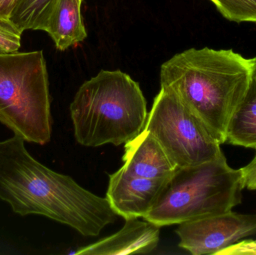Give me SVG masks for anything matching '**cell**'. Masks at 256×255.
<instances>
[{
  "mask_svg": "<svg viewBox=\"0 0 256 255\" xmlns=\"http://www.w3.org/2000/svg\"><path fill=\"white\" fill-rule=\"evenodd\" d=\"M226 143L256 151V77L228 124Z\"/></svg>",
  "mask_w": 256,
  "mask_h": 255,
  "instance_id": "obj_12",
  "label": "cell"
},
{
  "mask_svg": "<svg viewBox=\"0 0 256 255\" xmlns=\"http://www.w3.org/2000/svg\"><path fill=\"white\" fill-rule=\"evenodd\" d=\"M170 179L140 178L122 167L110 175L106 198L118 217L124 220L143 219L154 208Z\"/></svg>",
  "mask_w": 256,
  "mask_h": 255,
  "instance_id": "obj_8",
  "label": "cell"
},
{
  "mask_svg": "<svg viewBox=\"0 0 256 255\" xmlns=\"http://www.w3.org/2000/svg\"><path fill=\"white\" fill-rule=\"evenodd\" d=\"M179 247L192 255H214L256 235V214L224 213L178 225Z\"/></svg>",
  "mask_w": 256,
  "mask_h": 255,
  "instance_id": "obj_7",
  "label": "cell"
},
{
  "mask_svg": "<svg viewBox=\"0 0 256 255\" xmlns=\"http://www.w3.org/2000/svg\"><path fill=\"white\" fill-rule=\"evenodd\" d=\"M244 189L242 169L232 168L222 154L198 166L178 168L143 219L162 227L230 212L242 203Z\"/></svg>",
  "mask_w": 256,
  "mask_h": 255,
  "instance_id": "obj_4",
  "label": "cell"
},
{
  "mask_svg": "<svg viewBox=\"0 0 256 255\" xmlns=\"http://www.w3.org/2000/svg\"><path fill=\"white\" fill-rule=\"evenodd\" d=\"M252 241V244H255L256 245V240H251Z\"/></svg>",
  "mask_w": 256,
  "mask_h": 255,
  "instance_id": "obj_19",
  "label": "cell"
},
{
  "mask_svg": "<svg viewBox=\"0 0 256 255\" xmlns=\"http://www.w3.org/2000/svg\"><path fill=\"white\" fill-rule=\"evenodd\" d=\"M254 65V58L232 49L192 48L162 64L161 86L172 90L222 145L230 121L249 89Z\"/></svg>",
  "mask_w": 256,
  "mask_h": 255,
  "instance_id": "obj_2",
  "label": "cell"
},
{
  "mask_svg": "<svg viewBox=\"0 0 256 255\" xmlns=\"http://www.w3.org/2000/svg\"><path fill=\"white\" fill-rule=\"evenodd\" d=\"M221 14L234 22H256V0H210Z\"/></svg>",
  "mask_w": 256,
  "mask_h": 255,
  "instance_id": "obj_14",
  "label": "cell"
},
{
  "mask_svg": "<svg viewBox=\"0 0 256 255\" xmlns=\"http://www.w3.org/2000/svg\"><path fill=\"white\" fill-rule=\"evenodd\" d=\"M70 114L75 139L90 148L127 143L144 130L148 115L138 82L121 70H102L86 81Z\"/></svg>",
  "mask_w": 256,
  "mask_h": 255,
  "instance_id": "obj_3",
  "label": "cell"
},
{
  "mask_svg": "<svg viewBox=\"0 0 256 255\" xmlns=\"http://www.w3.org/2000/svg\"><path fill=\"white\" fill-rule=\"evenodd\" d=\"M0 124L25 142L52 136L49 79L43 51L0 54Z\"/></svg>",
  "mask_w": 256,
  "mask_h": 255,
  "instance_id": "obj_5",
  "label": "cell"
},
{
  "mask_svg": "<svg viewBox=\"0 0 256 255\" xmlns=\"http://www.w3.org/2000/svg\"><path fill=\"white\" fill-rule=\"evenodd\" d=\"M254 62H255V65H254V76L256 77V57L254 58Z\"/></svg>",
  "mask_w": 256,
  "mask_h": 255,
  "instance_id": "obj_18",
  "label": "cell"
},
{
  "mask_svg": "<svg viewBox=\"0 0 256 255\" xmlns=\"http://www.w3.org/2000/svg\"><path fill=\"white\" fill-rule=\"evenodd\" d=\"M25 141L14 135L0 141V200L21 217L38 215L98 237L118 218L106 197H100L39 163Z\"/></svg>",
  "mask_w": 256,
  "mask_h": 255,
  "instance_id": "obj_1",
  "label": "cell"
},
{
  "mask_svg": "<svg viewBox=\"0 0 256 255\" xmlns=\"http://www.w3.org/2000/svg\"><path fill=\"white\" fill-rule=\"evenodd\" d=\"M22 33L9 19L0 18V54L18 52Z\"/></svg>",
  "mask_w": 256,
  "mask_h": 255,
  "instance_id": "obj_15",
  "label": "cell"
},
{
  "mask_svg": "<svg viewBox=\"0 0 256 255\" xmlns=\"http://www.w3.org/2000/svg\"><path fill=\"white\" fill-rule=\"evenodd\" d=\"M160 228L138 218L126 220L122 229L94 244L80 247L78 255H127L150 254L158 248Z\"/></svg>",
  "mask_w": 256,
  "mask_h": 255,
  "instance_id": "obj_9",
  "label": "cell"
},
{
  "mask_svg": "<svg viewBox=\"0 0 256 255\" xmlns=\"http://www.w3.org/2000/svg\"><path fill=\"white\" fill-rule=\"evenodd\" d=\"M82 0H56L45 31L52 37L57 49L66 50L87 37L82 20Z\"/></svg>",
  "mask_w": 256,
  "mask_h": 255,
  "instance_id": "obj_11",
  "label": "cell"
},
{
  "mask_svg": "<svg viewBox=\"0 0 256 255\" xmlns=\"http://www.w3.org/2000/svg\"><path fill=\"white\" fill-rule=\"evenodd\" d=\"M144 130L162 145L178 168L198 166L218 159L221 144L172 90L161 86Z\"/></svg>",
  "mask_w": 256,
  "mask_h": 255,
  "instance_id": "obj_6",
  "label": "cell"
},
{
  "mask_svg": "<svg viewBox=\"0 0 256 255\" xmlns=\"http://www.w3.org/2000/svg\"><path fill=\"white\" fill-rule=\"evenodd\" d=\"M245 188L256 190V154L252 161L242 169Z\"/></svg>",
  "mask_w": 256,
  "mask_h": 255,
  "instance_id": "obj_16",
  "label": "cell"
},
{
  "mask_svg": "<svg viewBox=\"0 0 256 255\" xmlns=\"http://www.w3.org/2000/svg\"><path fill=\"white\" fill-rule=\"evenodd\" d=\"M18 0H0V18L8 19Z\"/></svg>",
  "mask_w": 256,
  "mask_h": 255,
  "instance_id": "obj_17",
  "label": "cell"
},
{
  "mask_svg": "<svg viewBox=\"0 0 256 255\" xmlns=\"http://www.w3.org/2000/svg\"><path fill=\"white\" fill-rule=\"evenodd\" d=\"M122 168L128 173L150 179H170L177 170L162 145L146 130L124 144Z\"/></svg>",
  "mask_w": 256,
  "mask_h": 255,
  "instance_id": "obj_10",
  "label": "cell"
},
{
  "mask_svg": "<svg viewBox=\"0 0 256 255\" xmlns=\"http://www.w3.org/2000/svg\"><path fill=\"white\" fill-rule=\"evenodd\" d=\"M56 0H18L8 19L21 31H44Z\"/></svg>",
  "mask_w": 256,
  "mask_h": 255,
  "instance_id": "obj_13",
  "label": "cell"
}]
</instances>
